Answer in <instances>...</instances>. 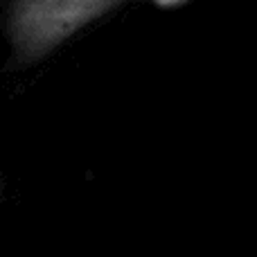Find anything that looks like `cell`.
Masks as SVG:
<instances>
[{"instance_id":"obj_2","label":"cell","mask_w":257,"mask_h":257,"mask_svg":"<svg viewBox=\"0 0 257 257\" xmlns=\"http://www.w3.org/2000/svg\"><path fill=\"white\" fill-rule=\"evenodd\" d=\"M5 201H7V178H5V174L0 172V219H3Z\"/></svg>"},{"instance_id":"obj_1","label":"cell","mask_w":257,"mask_h":257,"mask_svg":"<svg viewBox=\"0 0 257 257\" xmlns=\"http://www.w3.org/2000/svg\"><path fill=\"white\" fill-rule=\"evenodd\" d=\"M126 0H12L0 12L9 75L48 61L90 25L122 12Z\"/></svg>"}]
</instances>
